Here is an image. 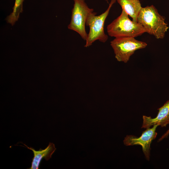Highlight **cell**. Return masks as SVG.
<instances>
[{
	"label": "cell",
	"mask_w": 169,
	"mask_h": 169,
	"mask_svg": "<svg viewBox=\"0 0 169 169\" xmlns=\"http://www.w3.org/2000/svg\"><path fill=\"white\" fill-rule=\"evenodd\" d=\"M73 0L74 3L71 19L68 27L78 33L85 41L88 36L85 28L86 20L89 14L94 12V9L88 7L85 0Z\"/></svg>",
	"instance_id": "5b68a950"
},
{
	"label": "cell",
	"mask_w": 169,
	"mask_h": 169,
	"mask_svg": "<svg viewBox=\"0 0 169 169\" xmlns=\"http://www.w3.org/2000/svg\"><path fill=\"white\" fill-rule=\"evenodd\" d=\"M137 22L140 24L146 33L157 39H163L168 28L165 18L161 16L153 5L142 7L137 17Z\"/></svg>",
	"instance_id": "6da1fadb"
},
{
	"label": "cell",
	"mask_w": 169,
	"mask_h": 169,
	"mask_svg": "<svg viewBox=\"0 0 169 169\" xmlns=\"http://www.w3.org/2000/svg\"><path fill=\"white\" fill-rule=\"evenodd\" d=\"M107 30L109 35L115 38H135L146 33L140 24L131 20L128 15L122 9L120 15L107 26Z\"/></svg>",
	"instance_id": "7a4b0ae2"
},
{
	"label": "cell",
	"mask_w": 169,
	"mask_h": 169,
	"mask_svg": "<svg viewBox=\"0 0 169 169\" xmlns=\"http://www.w3.org/2000/svg\"><path fill=\"white\" fill-rule=\"evenodd\" d=\"M24 0H15L13 11L7 17V22L13 25L19 18V14L23 11V4Z\"/></svg>",
	"instance_id": "30bf717a"
},
{
	"label": "cell",
	"mask_w": 169,
	"mask_h": 169,
	"mask_svg": "<svg viewBox=\"0 0 169 169\" xmlns=\"http://www.w3.org/2000/svg\"><path fill=\"white\" fill-rule=\"evenodd\" d=\"M23 144L26 146H22L31 150L33 153L31 167L28 168L29 169H39V166L42 160L44 158L46 161L49 160L51 158L52 155L56 149L54 144L51 142L49 143L48 146L44 149L40 148L38 151H36L33 147H28L25 144Z\"/></svg>",
	"instance_id": "ba28073f"
},
{
	"label": "cell",
	"mask_w": 169,
	"mask_h": 169,
	"mask_svg": "<svg viewBox=\"0 0 169 169\" xmlns=\"http://www.w3.org/2000/svg\"><path fill=\"white\" fill-rule=\"evenodd\" d=\"M106 2L108 3H109V1L108 0H104Z\"/></svg>",
	"instance_id": "7c38bea8"
},
{
	"label": "cell",
	"mask_w": 169,
	"mask_h": 169,
	"mask_svg": "<svg viewBox=\"0 0 169 169\" xmlns=\"http://www.w3.org/2000/svg\"><path fill=\"white\" fill-rule=\"evenodd\" d=\"M122 9L137 22V18L142 8L140 0H116Z\"/></svg>",
	"instance_id": "9c48e42d"
},
{
	"label": "cell",
	"mask_w": 169,
	"mask_h": 169,
	"mask_svg": "<svg viewBox=\"0 0 169 169\" xmlns=\"http://www.w3.org/2000/svg\"><path fill=\"white\" fill-rule=\"evenodd\" d=\"M158 125L157 124L155 125L152 128H146L139 137L133 135H127L123 141L124 144L126 146L134 145L141 146L146 158L147 160H149L151 144L156 136L157 133L156 131Z\"/></svg>",
	"instance_id": "8992f818"
},
{
	"label": "cell",
	"mask_w": 169,
	"mask_h": 169,
	"mask_svg": "<svg viewBox=\"0 0 169 169\" xmlns=\"http://www.w3.org/2000/svg\"><path fill=\"white\" fill-rule=\"evenodd\" d=\"M158 110V115L155 118L143 115L141 128H147L156 124L161 127H165L169 124V100Z\"/></svg>",
	"instance_id": "52a82bcc"
},
{
	"label": "cell",
	"mask_w": 169,
	"mask_h": 169,
	"mask_svg": "<svg viewBox=\"0 0 169 169\" xmlns=\"http://www.w3.org/2000/svg\"><path fill=\"white\" fill-rule=\"evenodd\" d=\"M116 1V0H111L107 9L100 15H96V13L93 12L88 15L85 25L89 27L90 30L84 47L90 46L97 40L103 43L107 40L108 36L104 30L105 23L111 7Z\"/></svg>",
	"instance_id": "3957f363"
},
{
	"label": "cell",
	"mask_w": 169,
	"mask_h": 169,
	"mask_svg": "<svg viewBox=\"0 0 169 169\" xmlns=\"http://www.w3.org/2000/svg\"><path fill=\"white\" fill-rule=\"evenodd\" d=\"M169 134V129L159 139L158 141H160L165 138L167 137Z\"/></svg>",
	"instance_id": "8fae6325"
},
{
	"label": "cell",
	"mask_w": 169,
	"mask_h": 169,
	"mask_svg": "<svg viewBox=\"0 0 169 169\" xmlns=\"http://www.w3.org/2000/svg\"><path fill=\"white\" fill-rule=\"evenodd\" d=\"M110 44L117 60L125 63L128 62L136 51L144 49L147 45L144 42L129 37L115 38Z\"/></svg>",
	"instance_id": "277c9868"
}]
</instances>
